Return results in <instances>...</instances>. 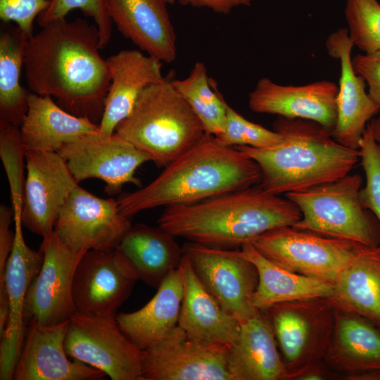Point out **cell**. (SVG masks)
<instances>
[{"label":"cell","mask_w":380,"mask_h":380,"mask_svg":"<svg viewBox=\"0 0 380 380\" xmlns=\"http://www.w3.org/2000/svg\"><path fill=\"white\" fill-rule=\"evenodd\" d=\"M96 25L77 18L42 27L27 42L23 69L31 92L99 124L110 85Z\"/></svg>","instance_id":"6da1fadb"},{"label":"cell","mask_w":380,"mask_h":380,"mask_svg":"<svg viewBox=\"0 0 380 380\" xmlns=\"http://www.w3.org/2000/svg\"><path fill=\"white\" fill-rule=\"evenodd\" d=\"M258 165L236 147L205 134L151 182L116 199L127 217L146 210L196 203L260 184Z\"/></svg>","instance_id":"7a4b0ae2"},{"label":"cell","mask_w":380,"mask_h":380,"mask_svg":"<svg viewBox=\"0 0 380 380\" xmlns=\"http://www.w3.org/2000/svg\"><path fill=\"white\" fill-rule=\"evenodd\" d=\"M300 218L294 203L258 184L196 203L166 207L158 224L175 237L229 248L251 243L274 228L293 226Z\"/></svg>","instance_id":"3957f363"},{"label":"cell","mask_w":380,"mask_h":380,"mask_svg":"<svg viewBox=\"0 0 380 380\" xmlns=\"http://www.w3.org/2000/svg\"><path fill=\"white\" fill-rule=\"evenodd\" d=\"M274 130L283 141L272 148L234 146L253 159L261 172L260 185L279 196L337 180L352 170L359 149L346 147L331 130L315 121L279 117Z\"/></svg>","instance_id":"277c9868"},{"label":"cell","mask_w":380,"mask_h":380,"mask_svg":"<svg viewBox=\"0 0 380 380\" xmlns=\"http://www.w3.org/2000/svg\"><path fill=\"white\" fill-rule=\"evenodd\" d=\"M115 132L163 167L205 134L198 117L167 78L142 92Z\"/></svg>","instance_id":"5b68a950"},{"label":"cell","mask_w":380,"mask_h":380,"mask_svg":"<svg viewBox=\"0 0 380 380\" xmlns=\"http://www.w3.org/2000/svg\"><path fill=\"white\" fill-rule=\"evenodd\" d=\"M362 179L357 174L285 194L301 212L292 227L321 235L378 246L375 230L360 199Z\"/></svg>","instance_id":"8992f818"},{"label":"cell","mask_w":380,"mask_h":380,"mask_svg":"<svg viewBox=\"0 0 380 380\" xmlns=\"http://www.w3.org/2000/svg\"><path fill=\"white\" fill-rule=\"evenodd\" d=\"M251 243L263 256L288 270L334 284L363 246L292 226L270 229Z\"/></svg>","instance_id":"52a82bcc"},{"label":"cell","mask_w":380,"mask_h":380,"mask_svg":"<svg viewBox=\"0 0 380 380\" xmlns=\"http://www.w3.org/2000/svg\"><path fill=\"white\" fill-rule=\"evenodd\" d=\"M265 311L284 358L288 379L324 360L334 323V310L326 298L280 303Z\"/></svg>","instance_id":"ba28073f"},{"label":"cell","mask_w":380,"mask_h":380,"mask_svg":"<svg viewBox=\"0 0 380 380\" xmlns=\"http://www.w3.org/2000/svg\"><path fill=\"white\" fill-rule=\"evenodd\" d=\"M67 355L103 372L113 380H144L143 350L122 331L115 316L76 312L65 339Z\"/></svg>","instance_id":"9c48e42d"},{"label":"cell","mask_w":380,"mask_h":380,"mask_svg":"<svg viewBox=\"0 0 380 380\" xmlns=\"http://www.w3.org/2000/svg\"><path fill=\"white\" fill-rule=\"evenodd\" d=\"M182 249L201 282L239 323L258 310L252 305L258 281V271L240 250L191 241L186 243Z\"/></svg>","instance_id":"30bf717a"},{"label":"cell","mask_w":380,"mask_h":380,"mask_svg":"<svg viewBox=\"0 0 380 380\" xmlns=\"http://www.w3.org/2000/svg\"><path fill=\"white\" fill-rule=\"evenodd\" d=\"M39 250L42 264L27 290L23 318L25 324L34 322L40 327H51L69 321L76 312L72 281L84 253L70 250L54 231L43 238Z\"/></svg>","instance_id":"8fae6325"},{"label":"cell","mask_w":380,"mask_h":380,"mask_svg":"<svg viewBox=\"0 0 380 380\" xmlns=\"http://www.w3.org/2000/svg\"><path fill=\"white\" fill-rule=\"evenodd\" d=\"M132 226L116 200L97 197L77 185L61 208L54 232L75 253L111 251Z\"/></svg>","instance_id":"7c38bea8"},{"label":"cell","mask_w":380,"mask_h":380,"mask_svg":"<svg viewBox=\"0 0 380 380\" xmlns=\"http://www.w3.org/2000/svg\"><path fill=\"white\" fill-rule=\"evenodd\" d=\"M229 346L191 338L178 325L143 351L144 380H232Z\"/></svg>","instance_id":"4fadbf2b"},{"label":"cell","mask_w":380,"mask_h":380,"mask_svg":"<svg viewBox=\"0 0 380 380\" xmlns=\"http://www.w3.org/2000/svg\"><path fill=\"white\" fill-rule=\"evenodd\" d=\"M79 184L96 178L106 184L108 195L119 194L124 184L141 186L134 174L149 158L115 132L103 137L99 132L89 134L64 145L58 151Z\"/></svg>","instance_id":"5bb4252c"},{"label":"cell","mask_w":380,"mask_h":380,"mask_svg":"<svg viewBox=\"0 0 380 380\" xmlns=\"http://www.w3.org/2000/svg\"><path fill=\"white\" fill-rule=\"evenodd\" d=\"M137 280L129 264L116 250L86 251L77 263L72 281L76 312L115 316Z\"/></svg>","instance_id":"9a60e30c"},{"label":"cell","mask_w":380,"mask_h":380,"mask_svg":"<svg viewBox=\"0 0 380 380\" xmlns=\"http://www.w3.org/2000/svg\"><path fill=\"white\" fill-rule=\"evenodd\" d=\"M22 224L42 238L54 231L61 208L78 185L58 152L26 151Z\"/></svg>","instance_id":"2e32d148"},{"label":"cell","mask_w":380,"mask_h":380,"mask_svg":"<svg viewBox=\"0 0 380 380\" xmlns=\"http://www.w3.org/2000/svg\"><path fill=\"white\" fill-rule=\"evenodd\" d=\"M14 243L7 260L4 281L8 298V319L0 345V379L10 380L24 344L23 309L27 290L42 264L41 251L25 242L21 217H13Z\"/></svg>","instance_id":"e0dca14e"},{"label":"cell","mask_w":380,"mask_h":380,"mask_svg":"<svg viewBox=\"0 0 380 380\" xmlns=\"http://www.w3.org/2000/svg\"><path fill=\"white\" fill-rule=\"evenodd\" d=\"M338 86L322 80L305 85H282L260 78L248 94V106L258 113L315 121L333 130L337 119Z\"/></svg>","instance_id":"ac0fdd59"},{"label":"cell","mask_w":380,"mask_h":380,"mask_svg":"<svg viewBox=\"0 0 380 380\" xmlns=\"http://www.w3.org/2000/svg\"><path fill=\"white\" fill-rule=\"evenodd\" d=\"M334 310L324 361L338 377L380 380V327L359 315Z\"/></svg>","instance_id":"d6986e66"},{"label":"cell","mask_w":380,"mask_h":380,"mask_svg":"<svg viewBox=\"0 0 380 380\" xmlns=\"http://www.w3.org/2000/svg\"><path fill=\"white\" fill-rule=\"evenodd\" d=\"M353 46L347 28L332 32L326 41L329 55L338 59L341 64L337 119L332 137L341 144L358 150L367 124L378 113L380 107L366 92L364 78L353 70L351 58Z\"/></svg>","instance_id":"ffe728a7"},{"label":"cell","mask_w":380,"mask_h":380,"mask_svg":"<svg viewBox=\"0 0 380 380\" xmlns=\"http://www.w3.org/2000/svg\"><path fill=\"white\" fill-rule=\"evenodd\" d=\"M70 321V320H69ZM69 321L51 327L30 323L15 367V380H99L106 374L82 362L71 361L65 349Z\"/></svg>","instance_id":"44dd1931"},{"label":"cell","mask_w":380,"mask_h":380,"mask_svg":"<svg viewBox=\"0 0 380 380\" xmlns=\"http://www.w3.org/2000/svg\"><path fill=\"white\" fill-rule=\"evenodd\" d=\"M110 85L99 124V134L109 137L133 110L149 86L163 81L162 61L136 49H124L106 58Z\"/></svg>","instance_id":"7402d4cb"},{"label":"cell","mask_w":380,"mask_h":380,"mask_svg":"<svg viewBox=\"0 0 380 380\" xmlns=\"http://www.w3.org/2000/svg\"><path fill=\"white\" fill-rule=\"evenodd\" d=\"M165 0H107L119 32L142 51L162 62L177 57V36Z\"/></svg>","instance_id":"603a6c76"},{"label":"cell","mask_w":380,"mask_h":380,"mask_svg":"<svg viewBox=\"0 0 380 380\" xmlns=\"http://www.w3.org/2000/svg\"><path fill=\"white\" fill-rule=\"evenodd\" d=\"M228 369L232 380L288 379L266 311L257 310L240 323L238 339L229 348Z\"/></svg>","instance_id":"cb8c5ba5"},{"label":"cell","mask_w":380,"mask_h":380,"mask_svg":"<svg viewBox=\"0 0 380 380\" xmlns=\"http://www.w3.org/2000/svg\"><path fill=\"white\" fill-rule=\"evenodd\" d=\"M182 267L184 294L177 325L194 339L232 346L238 339L240 323L205 289L184 254Z\"/></svg>","instance_id":"d4e9b609"},{"label":"cell","mask_w":380,"mask_h":380,"mask_svg":"<svg viewBox=\"0 0 380 380\" xmlns=\"http://www.w3.org/2000/svg\"><path fill=\"white\" fill-rule=\"evenodd\" d=\"M20 127L26 151L58 152L64 145L99 132V125L61 108L50 96L30 91Z\"/></svg>","instance_id":"484cf974"},{"label":"cell","mask_w":380,"mask_h":380,"mask_svg":"<svg viewBox=\"0 0 380 380\" xmlns=\"http://www.w3.org/2000/svg\"><path fill=\"white\" fill-rule=\"evenodd\" d=\"M157 289L143 308L116 315L122 331L143 351L161 341L177 326L184 294L182 263Z\"/></svg>","instance_id":"4316f807"},{"label":"cell","mask_w":380,"mask_h":380,"mask_svg":"<svg viewBox=\"0 0 380 380\" xmlns=\"http://www.w3.org/2000/svg\"><path fill=\"white\" fill-rule=\"evenodd\" d=\"M175 238L159 227L137 224L115 250L127 261L138 279L158 289L182 263L183 249Z\"/></svg>","instance_id":"83f0119b"},{"label":"cell","mask_w":380,"mask_h":380,"mask_svg":"<svg viewBox=\"0 0 380 380\" xmlns=\"http://www.w3.org/2000/svg\"><path fill=\"white\" fill-rule=\"evenodd\" d=\"M240 251L258 271L252 298L256 310L265 311L284 302L328 298L334 291V283L288 270L263 256L251 243L243 244Z\"/></svg>","instance_id":"f1b7e54d"},{"label":"cell","mask_w":380,"mask_h":380,"mask_svg":"<svg viewBox=\"0 0 380 380\" xmlns=\"http://www.w3.org/2000/svg\"><path fill=\"white\" fill-rule=\"evenodd\" d=\"M326 299L334 309L359 315L380 327V246H362Z\"/></svg>","instance_id":"f546056e"},{"label":"cell","mask_w":380,"mask_h":380,"mask_svg":"<svg viewBox=\"0 0 380 380\" xmlns=\"http://www.w3.org/2000/svg\"><path fill=\"white\" fill-rule=\"evenodd\" d=\"M29 37L17 26L0 35V120L20 127L27 111L30 91L20 84Z\"/></svg>","instance_id":"4dcf8cb0"},{"label":"cell","mask_w":380,"mask_h":380,"mask_svg":"<svg viewBox=\"0 0 380 380\" xmlns=\"http://www.w3.org/2000/svg\"><path fill=\"white\" fill-rule=\"evenodd\" d=\"M172 83L198 117L205 133L220 135L225 127L227 102L215 81L208 77L205 63H195L186 77Z\"/></svg>","instance_id":"1f68e13d"},{"label":"cell","mask_w":380,"mask_h":380,"mask_svg":"<svg viewBox=\"0 0 380 380\" xmlns=\"http://www.w3.org/2000/svg\"><path fill=\"white\" fill-rule=\"evenodd\" d=\"M25 148L20 127L0 120V157L8 178L14 217H21L24 203Z\"/></svg>","instance_id":"d6a6232c"},{"label":"cell","mask_w":380,"mask_h":380,"mask_svg":"<svg viewBox=\"0 0 380 380\" xmlns=\"http://www.w3.org/2000/svg\"><path fill=\"white\" fill-rule=\"evenodd\" d=\"M345 16L353 45L365 53L380 51V4L377 0H347Z\"/></svg>","instance_id":"836d02e7"},{"label":"cell","mask_w":380,"mask_h":380,"mask_svg":"<svg viewBox=\"0 0 380 380\" xmlns=\"http://www.w3.org/2000/svg\"><path fill=\"white\" fill-rule=\"evenodd\" d=\"M215 138L225 146H247L255 148H272L283 141L280 133L248 120L227 103L224 130Z\"/></svg>","instance_id":"e575fe53"},{"label":"cell","mask_w":380,"mask_h":380,"mask_svg":"<svg viewBox=\"0 0 380 380\" xmlns=\"http://www.w3.org/2000/svg\"><path fill=\"white\" fill-rule=\"evenodd\" d=\"M79 9L94 21L99 36L101 49L110 42L113 23L107 10V0H51L47 8L37 18L40 27L65 18L72 11Z\"/></svg>","instance_id":"d590c367"},{"label":"cell","mask_w":380,"mask_h":380,"mask_svg":"<svg viewBox=\"0 0 380 380\" xmlns=\"http://www.w3.org/2000/svg\"><path fill=\"white\" fill-rule=\"evenodd\" d=\"M359 151L366 177L360 199L362 206L371 210L380 222V146L373 137L369 122L360 141Z\"/></svg>","instance_id":"8d00e7d4"},{"label":"cell","mask_w":380,"mask_h":380,"mask_svg":"<svg viewBox=\"0 0 380 380\" xmlns=\"http://www.w3.org/2000/svg\"><path fill=\"white\" fill-rule=\"evenodd\" d=\"M51 0H0V18L6 23L13 22L29 38L33 23L47 8Z\"/></svg>","instance_id":"74e56055"},{"label":"cell","mask_w":380,"mask_h":380,"mask_svg":"<svg viewBox=\"0 0 380 380\" xmlns=\"http://www.w3.org/2000/svg\"><path fill=\"white\" fill-rule=\"evenodd\" d=\"M352 65L368 84L370 98L380 107V51L358 54L352 59Z\"/></svg>","instance_id":"f35d334b"},{"label":"cell","mask_w":380,"mask_h":380,"mask_svg":"<svg viewBox=\"0 0 380 380\" xmlns=\"http://www.w3.org/2000/svg\"><path fill=\"white\" fill-rule=\"evenodd\" d=\"M13 218L12 207L1 203L0 205V278L4 273L6 264L12 250L15 233L10 229Z\"/></svg>","instance_id":"ab89813d"},{"label":"cell","mask_w":380,"mask_h":380,"mask_svg":"<svg viewBox=\"0 0 380 380\" xmlns=\"http://www.w3.org/2000/svg\"><path fill=\"white\" fill-rule=\"evenodd\" d=\"M182 5L197 8H206L216 13L229 14L232 10L241 6H250L251 0H176Z\"/></svg>","instance_id":"60d3db41"},{"label":"cell","mask_w":380,"mask_h":380,"mask_svg":"<svg viewBox=\"0 0 380 380\" xmlns=\"http://www.w3.org/2000/svg\"><path fill=\"white\" fill-rule=\"evenodd\" d=\"M338 377L325 363L324 360L314 363L296 374L292 379L322 380L333 379Z\"/></svg>","instance_id":"b9f144b4"},{"label":"cell","mask_w":380,"mask_h":380,"mask_svg":"<svg viewBox=\"0 0 380 380\" xmlns=\"http://www.w3.org/2000/svg\"><path fill=\"white\" fill-rule=\"evenodd\" d=\"M8 298L4 281L0 282V338L3 336L8 319Z\"/></svg>","instance_id":"7bdbcfd3"},{"label":"cell","mask_w":380,"mask_h":380,"mask_svg":"<svg viewBox=\"0 0 380 380\" xmlns=\"http://www.w3.org/2000/svg\"><path fill=\"white\" fill-rule=\"evenodd\" d=\"M373 137L375 141L380 146V115L376 118H373L369 122Z\"/></svg>","instance_id":"ee69618b"},{"label":"cell","mask_w":380,"mask_h":380,"mask_svg":"<svg viewBox=\"0 0 380 380\" xmlns=\"http://www.w3.org/2000/svg\"><path fill=\"white\" fill-rule=\"evenodd\" d=\"M165 1L167 3V4H172L176 1V0H165Z\"/></svg>","instance_id":"f6af8a7d"}]
</instances>
